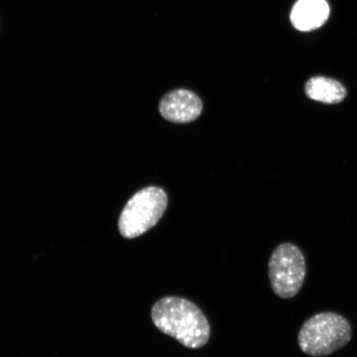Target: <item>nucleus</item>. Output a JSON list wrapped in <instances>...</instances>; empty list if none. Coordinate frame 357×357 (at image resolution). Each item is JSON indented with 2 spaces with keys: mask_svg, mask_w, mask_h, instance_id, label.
<instances>
[{
  "mask_svg": "<svg viewBox=\"0 0 357 357\" xmlns=\"http://www.w3.org/2000/svg\"><path fill=\"white\" fill-rule=\"evenodd\" d=\"M330 8L325 0H298L294 6L290 19L298 30H314L328 19Z\"/></svg>",
  "mask_w": 357,
  "mask_h": 357,
  "instance_id": "obj_6",
  "label": "nucleus"
},
{
  "mask_svg": "<svg viewBox=\"0 0 357 357\" xmlns=\"http://www.w3.org/2000/svg\"><path fill=\"white\" fill-rule=\"evenodd\" d=\"M305 89L310 99L324 104H339L347 97V89L343 84L327 77H312L307 80Z\"/></svg>",
  "mask_w": 357,
  "mask_h": 357,
  "instance_id": "obj_7",
  "label": "nucleus"
},
{
  "mask_svg": "<svg viewBox=\"0 0 357 357\" xmlns=\"http://www.w3.org/2000/svg\"><path fill=\"white\" fill-rule=\"evenodd\" d=\"M203 105L195 93L176 89L167 93L160 102V113L164 119L176 123L194 121L202 112Z\"/></svg>",
  "mask_w": 357,
  "mask_h": 357,
  "instance_id": "obj_5",
  "label": "nucleus"
},
{
  "mask_svg": "<svg viewBox=\"0 0 357 357\" xmlns=\"http://www.w3.org/2000/svg\"><path fill=\"white\" fill-rule=\"evenodd\" d=\"M305 276V258L297 245L287 243L275 249L269 261V278L276 296L281 298L296 296Z\"/></svg>",
  "mask_w": 357,
  "mask_h": 357,
  "instance_id": "obj_4",
  "label": "nucleus"
},
{
  "mask_svg": "<svg viewBox=\"0 0 357 357\" xmlns=\"http://www.w3.org/2000/svg\"><path fill=\"white\" fill-rule=\"evenodd\" d=\"M151 319L160 332L192 349L204 347L211 336L206 317L197 305L185 298H162L151 310Z\"/></svg>",
  "mask_w": 357,
  "mask_h": 357,
  "instance_id": "obj_1",
  "label": "nucleus"
},
{
  "mask_svg": "<svg viewBox=\"0 0 357 357\" xmlns=\"http://www.w3.org/2000/svg\"><path fill=\"white\" fill-rule=\"evenodd\" d=\"M167 207L166 192L149 187L137 192L128 201L120 215V233L126 238H135L153 227Z\"/></svg>",
  "mask_w": 357,
  "mask_h": 357,
  "instance_id": "obj_3",
  "label": "nucleus"
},
{
  "mask_svg": "<svg viewBox=\"0 0 357 357\" xmlns=\"http://www.w3.org/2000/svg\"><path fill=\"white\" fill-rule=\"evenodd\" d=\"M351 327L344 317L334 312L317 314L303 324L298 342L305 354L327 356L346 347L351 340Z\"/></svg>",
  "mask_w": 357,
  "mask_h": 357,
  "instance_id": "obj_2",
  "label": "nucleus"
}]
</instances>
